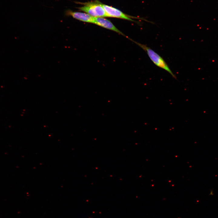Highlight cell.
<instances>
[{"label":"cell","mask_w":218,"mask_h":218,"mask_svg":"<svg viewBox=\"0 0 218 218\" xmlns=\"http://www.w3.org/2000/svg\"><path fill=\"white\" fill-rule=\"evenodd\" d=\"M131 40L146 52L150 60L156 66L170 73L173 78L177 79L175 75L173 73L167 63L161 56L146 45L132 40Z\"/></svg>","instance_id":"6da1fadb"},{"label":"cell","mask_w":218,"mask_h":218,"mask_svg":"<svg viewBox=\"0 0 218 218\" xmlns=\"http://www.w3.org/2000/svg\"><path fill=\"white\" fill-rule=\"evenodd\" d=\"M84 6L77 8L79 10L85 12L94 17H107L102 4L99 1H94L85 3L78 2Z\"/></svg>","instance_id":"7a4b0ae2"},{"label":"cell","mask_w":218,"mask_h":218,"mask_svg":"<svg viewBox=\"0 0 218 218\" xmlns=\"http://www.w3.org/2000/svg\"><path fill=\"white\" fill-rule=\"evenodd\" d=\"M102 5L105 11L107 17L120 18L136 22H137L133 20L132 18H139L152 23V22L143 18H137L127 15L120 10L112 6L103 4Z\"/></svg>","instance_id":"3957f363"},{"label":"cell","mask_w":218,"mask_h":218,"mask_svg":"<svg viewBox=\"0 0 218 218\" xmlns=\"http://www.w3.org/2000/svg\"><path fill=\"white\" fill-rule=\"evenodd\" d=\"M65 13L66 15L71 16L79 21L94 24V17L86 13L74 12L70 9H68L65 11Z\"/></svg>","instance_id":"277c9868"},{"label":"cell","mask_w":218,"mask_h":218,"mask_svg":"<svg viewBox=\"0 0 218 218\" xmlns=\"http://www.w3.org/2000/svg\"><path fill=\"white\" fill-rule=\"evenodd\" d=\"M94 24L107 29L113 31L126 37L125 35L117 28L110 21L104 17H94Z\"/></svg>","instance_id":"5b68a950"}]
</instances>
